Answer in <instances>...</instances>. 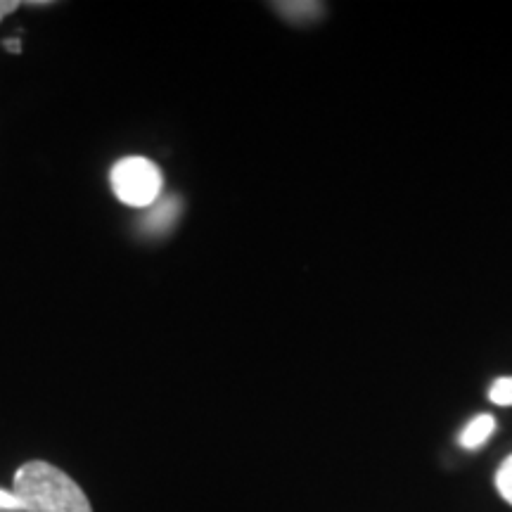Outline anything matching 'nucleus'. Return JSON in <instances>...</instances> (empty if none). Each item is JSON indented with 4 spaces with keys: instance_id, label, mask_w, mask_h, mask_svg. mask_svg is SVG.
I'll return each instance as SVG.
<instances>
[{
    "instance_id": "7",
    "label": "nucleus",
    "mask_w": 512,
    "mask_h": 512,
    "mask_svg": "<svg viewBox=\"0 0 512 512\" xmlns=\"http://www.w3.org/2000/svg\"><path fill=\"white\" fill-rule=\"evenodd\" d=\"M489 401L496 406H512V377H501L491 384Z\"/></svg>"
},
{
    "instance_id": "4",
    "label": "nucleus",
    "mask_w": 512,
    "mask_h": 512,
    "mask_svg": "<svg viewBox=\"0 0 512 512\" xmlns=\"http://www.w3.org/2000/svg\"><path fill=\"white\" fill-rule=\"evenodd\" d=\"M494 432H496V418L489 413H482L467 422L465 430L460 432L458 441H460V446L467 448V451H475V448L484 446Z\"/></svg>"
},
{
    "instance_id": "5",
    "label": "nucleus",
    "mask_w": 512,
    "mask_h": 512,
    "mask_svg": "<svg viewBox=\"0 0 512 512\" xmlns=\"http://www.w3.org/2000/svg\"><path fill=\"white\" fill-rule=\"evenodd\" d=\"M273 8L285 19L297 24L311 22V19L320 17V12H323V5L311 3V0H287V3H273Z\"/></svg>"
},
{
    "instance_id": "2",
    "label": "nucleus",
    "mask_w": 512,
    "mask_h": 512,
    "mask_svg": "<svg viewBox=\"0 0 512 512\" xmlns=\"http://www.w3.org/2000/svg\"><path fill=\"white\" fill-rule=\"evenodd\" d=\"M110 181L117 200L138 209L152 207L159 200V195H162L164 185L159 166L145 157L119 159L114 164Z\"/></svg>"
},
{
    "instance_id": "6",
    "label": "nucleus",
    "mask_w": 512,
    "mask_h": 512,
    "mask_svg": "<svg viewBox=\"0 0 512 512\" xmlns=\"http://www.w3.org/2000/svg\"><path fill=\"white\" fill-rule=\"evenodd\" d=\"M496 489L512 505V456H508L496 472Z\"/></svg>"
},
{
    "instance_id": "10",
    "label": "nucleus",
    "mask_w": 512,
    "mask_h": 512,
    "mask_svg": "<svg viewBox=\"0 0 512 512\" xmlns=\"http://www.w3.org/2000/svg\"><path fill=\"white\" fill-rule=\"evenodd\" d=\"M5 46H8L10 53H19V41H5Z\"/></svg>"
},
{
    "instance_id": "1",
    "label": "nucleus",
    "mask_w": 512,
    "mask_h": 512,
    "mask_svg": "<svg viewBox=\"0 0 512 512\" xmlns=\"http://www.w3.org/2000/svg\"><path fill=\"white\" fill-rule=\"evenodd\" d=\"M12 494L22 503V512H93L81 486L46 460H29L17 467Z\"/></svg>"
},
{
    "instance_id": "3",
    "label": "nucleus",
    "mask_w": 512,
    "mask_h": 512,
    "mask_svg": "<svg viewBox=\"0 0 512 512\" xmlns=\"http://www.w3.org/2000/svg\"><path fill=\"white\" fill-rule=\"evenodd\" d=\"M181 216V200L178 197H162L150 207V214L145 216L143 228L152 235H164L174 228V223Z\"/></svg>"
},
{
    "instance_id": "8",
    "label": "nucleus",
    "mask_w": 512,
    "mask_h": 512,
    "mask_svg": "<svg viewBox=\"0 0 512 512\" xmlns=\"http://www.w3.org/2000/svg\"><path fill=\"white\" fill-rule=\"evenodd\" d=\"M0 510H5V512H22V503H19V498L12 494V491L0 489Z\"/></svg>"
},
{
    "instance_id": "9",
    "label": "nucleus",
    "mask_w": 512,
    "mask_h": 512,
    "mask_svg": "<svg viewBox=\"0 0 512 512\" xmlns=\"http://www.w3.org/2000/svg\"><path fill=\"white\" fill-rule=\"evenodd\" d=\"M19 5H22L19 0H0V22H3V19L8 15H12V12H15Z\"/></svg>"
}]
</instances>
